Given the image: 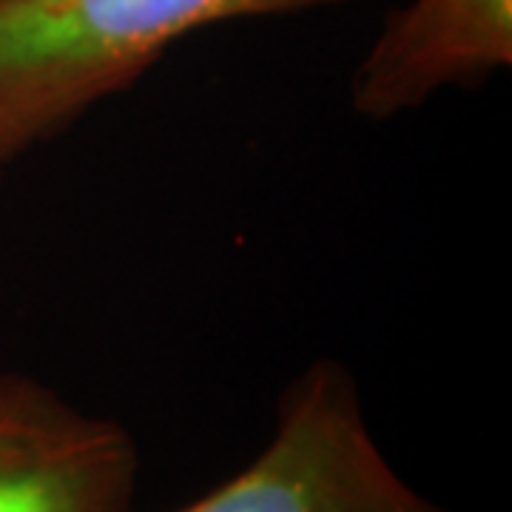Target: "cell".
Returning <instances> with one entry per match:
<instances>
[{
  "label": "cell",
  "instance_id": "1",
  "mask_svg": "<svg viewBox=\"0 0 512 512\" xmlns=\"http://www.w3.org/2000/svg\"><path fill=\"white\" fill-rule=\"evenodd\" d=\"M350 0H0V168L140 83L185 35Z\"/></svg>",
  "mask_w": 512,
  "mask_h": 512
},
{
  "label": "cell",
  "instance_id": "2",
  "mask_svg": "<svg viewBox=\"0 0 512 512\" xmlns=\"http://www.w3.org/2000/svg\"><path fill=\"white\" fill-rule=\"evenodd\" d=\"M174 512H453L390 464L356 376L316 359L282 390L274 430L239 473Z\"/></svg>",
  "mask_w": 512,
  "mask_h": 512
},
{
  "label": "cell",
  "instance_id": "3",
  "mask_svg": "<svg viewBox=\"0 0 512 512\" xmlns=\"http://www.w3.org/2000/svg\"><path fill=\"white\" fill-rule=\"evenodd\" d=\"M140 444L29 373H0V512H131Z\"/></svg>",
  "mask_w": 512,
  "mask_h": 512
},
{
  "label": "cell",
  "instance_id": "4",
  "mask_svg": "<svg viewBox=\"0 0 512 512\" xmlns=\"http://www.w3.org/2000/svg\"><path fill=\"white\" fill-rule=\"evenodd\" d=\"M512 63V0H410L387 12L350 80V106L384 123Z\"/></svg>",
  "mask_w": 512,
  "mask_h": 512
},
{
  "label": "cell",
  "instance_id": "5",
  "mask_svg": "<svg viewBox=\"0 0 512 512\" xmlns=\"http://www.w3.org/2000/svg\"><path fill=\"white\" fill-rule=\"evenodd\" d=\"M0 171H3V168H0Z\"/></svg>",
  "mask_w": 512,
  "mask_h": 512
}]
</instances>
